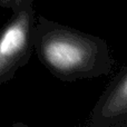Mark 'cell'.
I'll return each mask as SVG.
<instances>
[{
	"label": "cell",
	"instance_id": "obj_3",
	"mask_svg": "<svg viewBox=\"0 0 127 127\" xmlns=\"http://www.w3.org/2000/svg\"><path fill=\"white\" fill-rule=\"evenodd\" d=\"M30 0H0V6L11 7L13 9H21L24 7L28 6Z\"/></svg>",
	"mask_w": 127,
	"mask_h": 127
},
{
	"label": "cell",
	"instance_id": "obj_4",
	"mask_svg": "<svg viewBox=\"0 0 127 127\" xmlns=\"http://www.w3.org/2000/svg\"><path fill=\"white\" fill-rule=\"evenodd\" d=\"M122 94H123V96H125L127 98V79L126 81L123 84V88H122Z\"/></svg>",
	"mask_w": 127,
	"mask_h": 127
},
{
	"label": "cell",
	"instance_id": "obj_2",
	"mask_svg": "<svg viewBox=\"0 0 127 127\" xmlns=\"http://www.w3.org/2000/svg\"><path fill=\"white\" fill-rule=\"evenodd\" d=\"M47 60L62 70L72 69L80 65L84 59V53L79 46L68 40H53L45 48Z\"/></svg>",
	"mask_w": 127,
	"mask_h": 127
},
{
	"label": "cell",
	"instance_id": "obj_1",
	"mask_svg": "<svg viewBox=\"0 0 127 127\" xmlns=\"http://www.w3.org/2000/svg\"><path fill=\"white\" fill-rule=\"evenodd\" d=\"M28 6L19 9L17 15L0 33V78L6 76L11 69L27 45L30 25Z\"/></svg>",
	"mask_w": 127,
	"mask_h": 127
}]
</instances>
